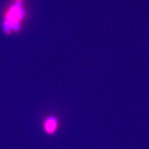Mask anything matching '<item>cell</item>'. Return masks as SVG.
Masks as SVG:
<instances>
[{"instance_id":"obj_1","label":"cell","mask_w":149,"mask_h":149,"mask_svg":"<svg viewBox=\"0 0 149 149\" xmlns=\"http://www.w3.org/2000/svg\"><path fill=\"white\" fill-rule=\"evenodd\" d=\"M25 17V9L23 8V0H15L14 3L6 11L3 20V31L6 34L19 32L22 22Z\"/></svg>"},{"instance_id":"obj_2","label":"cell","mask_w":149,"mask_h":149,"mask_svg":"<svg viewBox=\"0 0 149 149\" xmlns=\"http://www.w3.org/2000/svg\"><path fill=\"white\" fill-rule=\"evenodd\" d=\"M58 127V120L56 119V118L53 117H49L47 118L45 123H44V129L45 132L48 134H52L54 133Z\"/></svg>"}]
</instances>
